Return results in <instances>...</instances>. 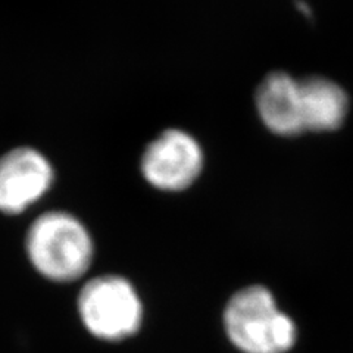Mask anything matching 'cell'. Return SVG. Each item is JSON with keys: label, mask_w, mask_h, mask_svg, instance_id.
<instances>
[{"label": "cell", "mask_w": 353, "mask_h": 353, "mask_svg": "<svg viewBox=\"0 0 353 353\" xmlns=\"http://www.w3.org/2000/svg\"><path fill=\"white\" fill-rule=\"evenodd\" d=\"M26 249L43 277L58 283L80 279L93 261V241L79 219L65 212H48L31 224Z\"/></svg>", "instance_id": "1"}, {"label": "cell", "mask_w": 353, "mask_h": 353, "mask_svg": "<svg viewBox=\"0 0 353 353\" xmlns=\"http://www.w3.org/2000/svg\"><path fill=\"white\" fill-rule=\"evenodd\" d=\"M224 324L231 343L243 353H285L296 343L293 319L262 285L245 287L231 297Z\"/></svg>", "instance_id": "2"}, {"label": "cell", "mask_w": 353, "mask_h": 353, "mask_svg": "<svg viewBox=\"0 0 353 353\" xmlns=\"http://www.w3.org/2000/svg\"><path fill=\"white\" fill-rule=\"evenodd\" d=\"M81 321L93 336L118 341L140 328L143 307L139 294L127 280L103 275L88 281L79 297Z\"/></svg>", "instance_id": "3"}, {"label": "cell", "mask_w": 353, "mask_h": 353, "mask_svg": "<svg viewBox=\"0 0 353 353\" xmlns=\"http://www.w3.org/2000/svg\"><path fill=\"white\" fill-rule=\"evenodd\" d=\"M203 154L197 141L180 130L153 140L141 159L145 179L161 190L187 189L202 171Z\"/></svg>", "instance_id": "4"}, {"label": "cell", "mask_w": 353, "mask_h": 353, "mask_svg": "<svg viewBox=\"0 0 353 353\" xmlns=\"http://www.w3.org/2000/svg\"><path fill=\"white\" fill-rule=\"evenodd\" d=\"M53 180L49 161L41 153L21 148L0 158V211L21 214L41 199Z\"/></svg>", "instance_id": "5"}, {"label": "cell", "mask_w": 353, "mask_h": 353, "mask_svg": "<svg viewBox=\"0 0 353 353\" xmlns=\"http://www.w3.org/2000/svg\"><path fill=\"white\" fill-rule=\"evenodd\" d=\"M256 106L263 124L275 134L297 136L306 131L301 80L289 74H270L258 88Z\"/></svg>", "instance_id": "6"}, {"label": "cell", "mask_w": 353, "mask_h": 353, "mask_svg": "<svg viewBox=\"0 0 353 353\" xmlns=\"http://www.w3.org/2000/svg\"><path fill=\"white\" fill-rule=\"evenodd\" d=\"M306 131H333L346 118L349 99L343 88L321 77L301 80Z\"/></svg>", "instance_id": "7"}]
</instances>
